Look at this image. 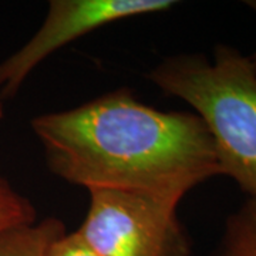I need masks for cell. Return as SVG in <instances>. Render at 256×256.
Here are the masks:
<instances>
[{"mask_svg":"<svg viewBox=\"0 0 256 256\" xmlns=\"http://www.w3.org/2000/svg\"><path fill=\"white\" fill-rule=\"evenodd\" d=\"M148 78L188 102L208 128L220 174L256 198V64L226 44L164 60Z\"/></svg>","mask_w":256,"mask_h":256,"instance_id":"2","label":"cell"},{"mask_svg":"<svg viewBox=\"0 0 256 256\" xmlns=\"http://www.w3.org/2000/svg\"><path fill=\"white\" fill-rule=\"evenodd\" d=\"M32 127L52 172L88 191L131 192L178 205L192 188L222 175L196 114L156 110L127 88L38 116Z\"/></svg>","mask_w":256,"mask_h":256,"instance_id":"1","label":"cell"},{"mask_svg":"<svg viewBox=\"0 0 256 256\" xmlns=\"http://www.w3.org/2000/svg\"><path fill=\"white\" fill-rule=\"evenodd\" d=\"M32 222H36L34 206L0 176V232Z\"/></svg>","mask_w":256,"mask_h":256,"instance_id":"7","label":"cell"},{"mask_svg":"<svg viewBox=\"0 0 256 256\" xmlns=\"http://www.w3.org/2000/svg\"><path fill=\"white\" fill-rule=\"evenodd\" d=\"M214 256H256V198H249L226 220Z\"/></svg>","mask_w":256,"mask_h":256,"instance_id":"6","label":"cell"},{"mask_svg":"<svg viewBox=\"0 0 256 256\" xmlns=\"http://www.w3.org/2000/svg\"><path fill=\"white\" fill-rule=\"evenodd\" d=\"M4 116V110H3V102H2V98H0V120L3 118Z\"/></svg>","mask_w":256,"mask_h":256,"instance_id":"9","label":"cell"},{"mask_svg":"<svg viewBox=\"0 0 256 256\" xmlns=\"http://www.w3.org/2000/svg\"><path fill=\"white\" fill-rule=\"evenodd\" d=\"M176 206L131 192L96 190L76 232L98 256H191Z\"/></svg>","mask_w":256,"mask_h":256,"instance_id":"3","label":"cell"},{"mask_svg":"<svg viewBox=\"0 0 256 256\" xmlns=\"http://www.w3.org/2000/svg\"><path fill=\"white\" fill-rule=\"evenodd\" d=\"M249 57H250V60H252V62H254V63L256 64V52H255V53H254V54L249 56Z\"/></svg>","mask_w":256,"mask_h":256,"instance_id":"10","label":"cell"},{"mask_svg":"<svg viewBox=\"0 0 256 256\" xmlns=\"http://www.w3.org/2000/svg\"><path fill=\"white\" fill-rule=\"evenodd\" d=\"M171 0H53L36 34L0 63V97H13L28 74L57 48L104 24L171 9Z\"/></svg>","mask_w":256,"mask_h":256,"instance_id":"4","label":"cell"},{"mask_svg":"<svg viewBox=\"0 0 256 256\" xmlns=\"http://www.w3.org/2000/svg\"><path fill=\"white\" fill-rule=\"evenodd\" d=\"M64 234V224L54 218L12 226L0 232V256H47Z\"/></svg>","mask_w":256,"mask_h":256,"instance_id":"5","label":"cell"},{"mask_svg":"<svg viewBox=\"0 0 256 256\" xmlns=\"http://www.w3.org/2000/svg\"><path fill=\"white\" fill-rule=\"evenodd\" d=\"M47 256H98L88 245L82 239V236L73 234H64L58 240H56L54 245L48 250Z\"/></svg>","mask_w":256,"mask_h":256,"instance_id":"8","label":"cell"}]
</instances>
